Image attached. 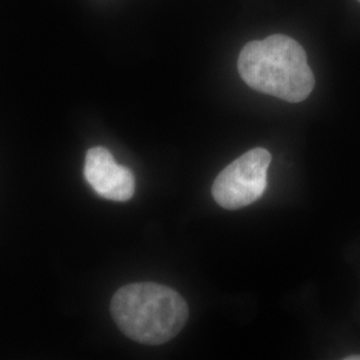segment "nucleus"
Listing matches in <instances>:
<instances>
[{"label": "nucleus", "mask_w": 360, "mask_h": 360, "mask_svg": "<svg viewBox=\"0 0 360 360\" xmlns=\"http://www.w3.org/2000/svg\"><path fill=\"white\" fill-rule=\"evenodd\" d=\"M238 71L252 90L290 103L306 101L315 86L304 49L282 34L247 43L239 53Z\"/></svg>", "instance_id": "1"}, {"label": "nucleus", "mask_w": 360, "mask_h": 360, "mask_svg": "<svg viewBox=\"0 0 360 360\" xmlns=\"http://www.w3.org/2000/svg\"><path fill=\"white\" fill-rule=\"evenodd\" d=\"M110 309L123 334L153 346L169 342L188 319L186 300L163 284H127L116 291Z\"/></svg>", "instance_id": "2"}, {"label": "nucleus", "mask_w": 360, "mask_h": 360, "mask_svg": "<svg viewBox=\"0 0 360 360\" xmlns=\"http://www.w3.org/2000/svg\"><path fill=\"white\" fill-rule=\"evenodd\" d=\"M271 155L264 148H254L224 168L212 184V196L226 210L250 206L267 188Z\"/></svg>", "instance_id": "3"}, {"label": "nucleus", "mask_w": 360, "mask_h": 360, "mask_svg": "<svg viewBox=\"0 0 360 360\" xmlns=\"http://www.w3.org/2000/svg\"><path fill=\"white\" fill-rule=\"evenodd\" d=\"M84 176L94 191L108 200L127 202L135 193L132 171L117 165L104 147H94L86 155Z\"/></svg>", "instance_id": "4"}, {"label": "nucleus", "mask_w": 360, "mask_h": 360, "mask_svg": "<svg viewBox=\"0 0 360 360\" xmlns=\"http://www.w3.org/2000/svg\"><path fill=\"white\" fill-rule=\"evenodd\" d=\"M346 360H360V356H358V355H354V356H347Z\"/></svg>", "instance_id": "5"}, {"label": "nucleus", "mask_w": 360, "mask_h": 360, "mask_svg": "<svg viewBox=\"0 0 360 360\" xmlns=\"http://www.w3.org/2000/svg\"><path fill=\"white\" fill-rule=\"evenodd\" d=\"M358 1H359V3H360V0H358Z\"/></svg>", "instance_id": "6"}]
</instances>
